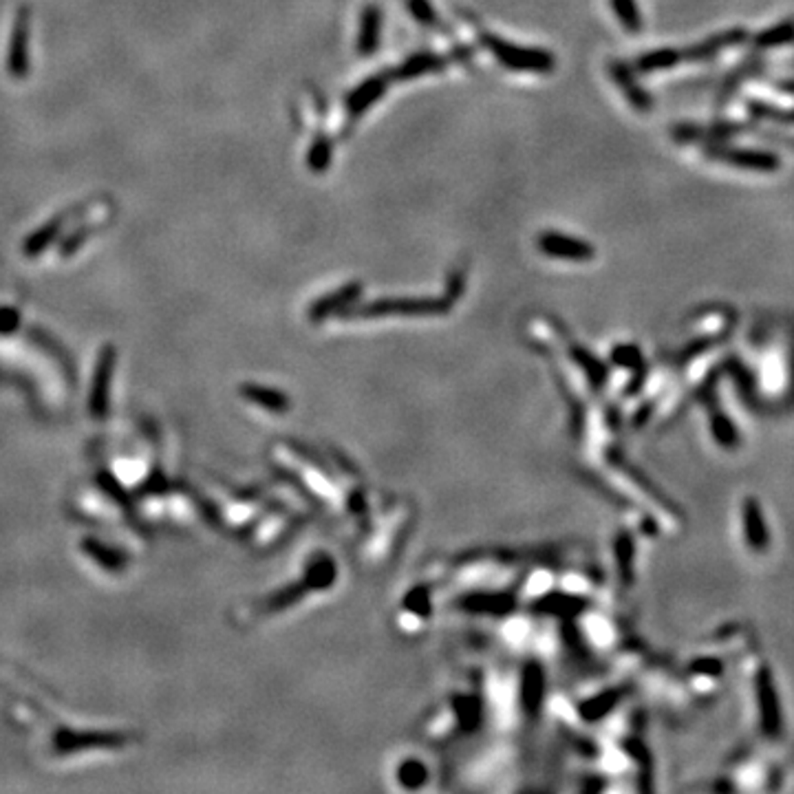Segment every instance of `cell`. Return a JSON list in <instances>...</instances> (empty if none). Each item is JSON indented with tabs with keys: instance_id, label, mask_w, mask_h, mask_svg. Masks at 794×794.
<instances>
[{
	"instance_id": "6da1fadb",
	"label": "cell",
	"mask_w": 794,
	"mask_h": 794,
	"mask_svg": "<svg viewBox=\"0 0 794 794\" xmlns=\"http://www.w3.org/2000/svg\"><path fill=\"white\" fill-rule=\"evenodd\" d=\"M481 43L508 69L525 71V74H549L554 69L552 53L541 51V49L518 47V44L505 43L493 34L481 35Z\"/></svg>"
},
{
	"instance_id": "7a4b0ae2",
	"label": "cell",
	"mask_w": 794,
	"mask_h": 794,
	"mask_svg": "<svg viewBox=\"0 0 794 794\" xmlns=\"http://www.w3.org/2000/svg\"><path fill=\"white\" fill-rule=\"evenodd\" d=\"M29 27L31 9L29 4H20L13 12L7 47V74L13 80H25L29 75Z\"/></svg>"
},
{
	"instance_id": "3957f363",
	"label": "cell",
	"mask_w": 794,
	"mask_h": 794,
	"mask_svg": "<svg viewBox=\"0 0 794 794\" xmlns=\"http://www.w3.org/2000/svg\"><path fill=\"white\" fill-rule=\"evenodd\" d=\"M450 307L448 298H424V300H378L373 305L355 309V315H385V314H441Z\"/></svg>"
},
{
	"instance_id": "277c9868",
	"label": "cell",
	"mask_w": 794,
	"mask_h": 794,
	"mask_svg": "<svg viewBox=\"0 0 794 794\" xmlns=\"http://www.w3.org/2000/svg\"><path fill=\"white\" fill-rule=\"evenodd\" d=\"M539 250L543 254L554 256V259L567 261H589L594 259V247L588 241L567 237L558 232H543L539 237Z\"/></svg>"
},
{
	"instance_id": "5b68a950",
	"label": "cell",
	"mask_w": 794,
	"mask_h": 794,
	"mask_svg": "<svg viewBox=\"0 0 794 794\" xmlns=\"http://www.w3.org/2000/svg\"><path fill=\"white\" fill-rule=\"evenodd\" d=\"M84 207H87V206H84V203H82V206H75L74 210H65V212H62V214L53 216V219H49L47 223L40 225V228L35 230V232L31 234V237H27L25 245H22V252H25V256H40V254H43V252L47 250L49 245H51L53 238H58L62 232H65L66 223H69V221L74 219V216L82 214Z\"/></svg>"
},
{
	"instance_id": "8992f818",
	"label": "cell",
	"mask_w": 794,
	"mask_h": 794,
	"mask_svg": "<svg viewBox=\"0 0 794 794\" xmlns=\"http://www.w3.org/2000/svg\"><path fill=\"white\" fill-rule=\"evenodd\" d=\"M386 91V75H373V78L364 80L358 89L346 96V113L349 117H360L364 111L373 106L378 99L382 97V93Z\"/></svg>"
},
{
	"instance_id": "52a82bcc",
	"label": "cell",
	"mask_w": 794,
	"mask_h": 794,
	"mask_svg": "<svg viewBox=\"0 0 794 794\" xmlns=\"http://www.w3.org/2000/svg\"><path fill=\"white\" fill-rule=\"evenodd\" d=\"M448 65L444 56H437L432 51H419L415 56L406 58L400 66L391 74V78L395 80H413L419 78V75H428V74H437L441 71L444 66Z\"/></svg>"
},
{
	"instance_id": "ba28073f",
	"label": "cell",
	"mask_w": 794,
	"mask_h": 794,
	"mask_svg": "<svg viewBox=\"0 0 794 794\" xmlns=\"http://www.w3.org/2000/svg\"><path fill=\"white\" fill-rule=\"evenodd\" d=\"M382 29V12L376 4H367L360 18V38H358V53L360 56H371L380 43Z\"/></svg>"
},
{
	"instance_id": "9c48e42d",
	"label": "cell",
	"mask_w": 794,
	"mask_h": 794,
	"mask_svg": "<svg viewBox=\"0 0 794 794\" xmlns=\"http://www.w3.org/2000/svg\"><path fill=\"white\" fill-rule=\"evenodd\" d=\"M611 78L616 80L618 87H622V91H625L627 99H629V102L634 104V108H638V111H647L649 104H651V99H649L647 93H644L642 89H640V84L635 82L634 74H631V71L627 69L625 65H616V62H613V65H611Z\"/></svg>"
},
{
	"instance_id": "30bf717a",
	"label": "cell",
	"mask_w": 794,
	"mask_h": 794,
	"mask_svg": "<svg viewBox=\"0 0 794 794\" xmlns=\"http://www.w3.org/2000/svg\"><path fill=\"white\" fill-rule=\"evenodd\" d=\"M358 294H360V285H346V287H342V290L333 292V294L320 298V300H315L314 307L309 309L311 320H323L324 315L333 314V311L340 309V307L349 305V302L354 300Z\"/></svg>"
},
{
	"instance_id": "8fae6325",
	"label": "cell",
	"mask_w": 794,
	"mask_h": 794,
	"mask_svg": "<svg viewBox=\"0 0 794 794\" xmlns=\"http://www.w3.org/2000/svg\"><path fill=\"white\" fill-rule=\"evenodd\" d=\"M331 155H333V144L327 135H318L314 139V144L309 146V152H307V166H309L314 173H323L329 164H331Z\"/></svg>"
},
{
	"instance_id": "7c38bea8",
	"label": "cell",
	"mask_w": 794,
	"mask_h": 794,
	"mask_svg": "<svg viewBox=\"0 0 794 794\" xmlns=\"http://www.w3.org/2000/svg\"><path fill=\"white\" fill-rule=\"evenodd\" d=\"M243 389H245L243 391L245 397H250V400L256 401V404H263V409L276 410V413L287 410V397L276 393V391L261 389V386H243Z\"/></svg>"
},
{
	"instance_id": "4fadbf2b",
	"label": "cell",
	"mask_w": 794,
	"mask_h": 794,
	"mask_svg": "<svg viewBox=\"0 0 794 794\" xmlns=\"http://www.w3.org/2000/svg\"><path fill=\"white\" fill-rule=\"evenodd\" d=\"M678 60H680V53L671 51V49H662V51H649L638 60V69L644 71V74H651V71L666 69V66L675 65Z\"/></svg>"
},
{
	"instance_id": "5bb4252c",
	"label": "cell",
	"mask_w": 794,
	"mask_h": 794,
	"mask_svg": "<svg viewBox=\"0 0 794 794\" xmlns=\"http://www.w3.org/2000/svg\"><path fill=\"white\" fill-rule=\"evenodd\" d=\"M611 9L616 12L618 20L622 22V27L629 31H638L642 27L640 20V9L635 4V0H611Z\"/></svg>"
},
{
	"instance_id": "9a60e30c",
	"label": "cell",
	"mask_w": 794,
	"mask_h": 794,
	"mask_svg": "<svg viewBox=\"0 0 794 794\" xmlns=\"http://www.w3.org/2000/svg\"><path fill=\"white\" fill-rule=\"evenodd\" d=\"M406 7L415 20L424 27H437V13L428 0H406Z\"/></svg>"
},
{
	"instance_id": "2e32d148",
	"label": "cell",
	"mask_w": 794,
	"mask_h": 794,
	"mask_svg": "<svg viewBox=\"0 0 794 794\" xmlns=\"http://www.w3.org/2000/svg\"><path fill=\"white\" fill-rule=\"evenodd\" d=\"M18 320H20V314H18V311L9 309V307L0 309V331L3 333L13 331V329L18 327Z\"/></svg>"
}]
</instances>
